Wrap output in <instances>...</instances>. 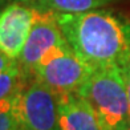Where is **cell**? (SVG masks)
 <instances>
[{
	"label": "cell",
	"instance_id": "6da1fadb",
	"mask_svg": "<svg viewBox=\"0 0 130 130\" xmlns=\"http://www.w3.org/2000/svg\"><path fill=\"white\" fill-rule=\"evenodd\" d=\"M69 45L93 69L130 67V21L109 11L57 13Z\"/></svg>",
	"mask_w": 130,
	"mask_h": 130
},
{
	"label": "cell",
	"instance_id": "7a4b0ae2",
	"mask_svg": "<svg viewBox=\"0 0 130 130\" xmlns=\"http://www.w3.org/2000/svg\"><path fill=\"white\" fill-rule=\"evenodd\" d=\"M125 70L116 67L94 69L78 92L93 109L102 130H125L129 123Z\"/></svg>",
	"mask_w": 130,
	"mask_h": 130
},
{
	"label": "cell",
	"instance_id": "3957f363",
	"mask_svg": "<svg viewBox=\"0 0 130 130\" xmlns=\"http://www.w3.org/2000/svg\"><path fill=\"white\" fill-rule=\"evenodd\" d=\"M93 72L94 69L81 60L67 41L52 46L41 57L35 69V76L43 80L58 98L78 94Z\"/></svg>",
	"mask_w": 130,
	"mask_h": 130
},
{
	"label": "cell",
	"instance_id": "277c9868",
	"mask_svg": "<svg viewBox=\"0 0 130 130\" xmlns=\"http://www.w3.org/2000/svg\"><path fill=\"white\" fill-rule=\"evenodd\" d=\"M17 130H60L56 93L39 78L29 77L16 96Z\"/></svg>",
	"mask_w": 130,
	"mask_h": 130
},
{
	"label": "cell",
	"instance_id": "5b68a950",
	"mask_svg": "<svg viewBox=\"0 0 130 130\" xmlns=\"http://www.w3.org/2000/svg\"><path fill=\"white\" fill-rule=\"evenodd\" d=\"M67 43L57 23L56 12L33 7V24L28 40L19 57V64L27 77H35L39 61L52 46Z\"/></svg>",
	"mask_w": 130,
	"mask_h": 130
},
{
	"label": "cell",
	"instance_id": "8992f818",
	"mask_svg": "<svg viewBox=\"0 0 130 130\" xmlns=\"http://www.w3.org/2000/svg\"><path fill=\"white\" fill-rule=\"evenodd\" d=\"M33 24V8L11 4L0 12V52L19 60Z\"/></svg>",
	"mask_w": 130,
	"mask_h": 130
},
{
	"label": "cell",
	"instance_id": "52a82bcc",
	"mask_svg": "<svg viewBox=\"0 0 130 130\" xmlns=\"http://www.w3.org/2000/svg\"><path fill=\"white\" fill-rule=\"evenodd\" d=\"M60 130H102L93 109L80 94L58 97Z\"/></svg>",
	"mask_w": 130,
	"mask_h": 130
},
{
	"label": "cell",
	"instance_id": "ba28073f",
	"mask_svg": "<svg viewBox=\"0 0 130 130\" xmlns=\"http://www.w3.org/2000/svg\"><path fill=\"white\" fill-rule=\"evenodd\" d=\"M110 0H37V8L57 13H81L97 9Z\"/></svg>",
	"mask_w": 130,
	"mask_h": 130
},
{
	"label": "cell",
	"instance_id": "9c48e42d",
	"mask_svg": "<svg viewBox=\"0 0 130 130\" xmlns=\"http://www.w3.org/2000/svg\"><path fill=\"white\" fill-rule=\"evenodd\" d=\"M29 77L24 74L19 61L8 69L0 70V100L19 92Z\"/></svg>",
	"mask_w": 130,
	"mask_h": 130
},
{
	"label": "cell",
	"instance_id": "30bf717a",
	"mask_svg": "<svg viewBox=\"0 0 130 130\" xmlns=\"http://www.w3.org/2000/svg\"><path fill=\"white\" fill-rule=\"evenodd\" d=\"M16 96L17 92L0 100V130H17Z\"/></svg>",
	"mask_w": 130,
	"mask_h": 130
},
{
	"label": "cell",
	"instance_id": "8fae6325",
	"mask_svg": "<svg viewBox=\"0 0 130 130\" xmlns=\"http://www.w3.org/2000/svg\"><path fill=\"white\" fill-rule=\"evenodd\" d=\"M17 62V60H13V58H9L8 56H5L4 53L0 52V70L8 69L9 67H12Z\"/></svg>",
	"mask_w": 130,
	"mask_h": 130
},
{
	"label": "cell",
	"instance_id": "7c38bea8",
	"mask_svg": "<svg viewBox=\"0 0 130 130\" xmlns=\"http://www.w3.org/2000/svg\"><path fill=\"white\" fill-rule=\"evenodd\" d=\"M125 80H126V90H127V102H129V122H130V70H125Z\"/></svg>",
	"mask_w": 130,
	"mask_h": 130
},
{
	"label": "cell",
	"instance_id": "4fadbf2b",
	"mask_svg": "<svg viewBox=\"0 0 130 130\" xmlns=\"http://www.w3.org/2000/svg\"><path fill=\"white\" fill-rule=\"evenodd\" d=\"M125 130H130V122H129V123H127V126H126V127H125Z\"/></svg>",
	"mask_w": 130,
	"mask_h": 130
},
{
	"label": "cell",
	"instance_id": "5bb4252c",
	"mask_svg": "<svg viewBox=\"0 0 130 130\" xmlns=\"http://www.w3.org/2000/svg\"><path fill=\"white\" fill-rule=\"evenodd\" d=\"M17 2H33V0H17Z\"/></svg>",
	"mask_w": 130,
	"mask_h": 130
},
{
	"label": "cell",
	"instance_id": "9a60e30c",
	"mask_svg": "<svg viewBox=\"0 0 130 130\" xmlns=\"http://www.w3.org/2000/svg\"><path fill=\"white\" fill-rule=\"evenodd\" d=\"M129 70H130V67H129Z\"/></svg>",
	"mask_w": 130,
	"mask_h": 130
}]
</instances>
